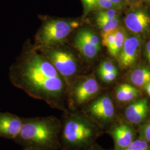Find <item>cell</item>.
I'll return each mask as SVG.
<instances>
[{
  "label": "cell",
  "instance_id": "18",
  "mask_svg": "<svg viewBox=\"0 0 150 150\" xmlns=\"http://www.w3.org/2000/svg\"><path fill=\"white\" fill-rule=\"evenodd\" d=\"M97 25L103 32L113 30L118 27L119 19L118 17L110 19L97 20Z\"/></svg>",
  "mask_w": 150,
  "mask_h": 150
},
{
  "label": "cell",
  "instance_id": "13",
  "mask_svg": "<svg viewBox=\"0 0 150 150\" xmlns=\"http://www.w3.org/2000/svg\"><path fill=\"white\" fill-rule=\"evenodd\" d=\"M75 44L76 47L78 49L81 54L88 59H92L95 57L101 49L78 35H76L75 38Z\"/></svg>",
  "mask_w": 150,
  "mask_h": 150
},
{
  "label": "cell",
  "instance_id": "7",
  "mask_svg": "<svg viewBox=\"0 0 150 150\" xmlns=\"http://www.w3.org/2000/svg\"><path fill=\"white\" fill-rule=\"evenodd\" d=\"M141 41L136 36H127L117 57L120 67L126 69L132 67L139 57Z\"/></svg>",
  "mask_w": 150,
  "mask_h": 150
},
{
  "label": "cell",
  "instance_id": "10",
  "mask_svg": "<svg viewBox=\"0 0 150 150\" xmlns=\"http://www.w3.org/2000/svg\"><path fill=\"white\" fill-rule=\"evenodd\" d=\"M125 23L131 32L136 33H143L150 27V17L145 11H134L126 16Z\"/></svg>",
  "mask_w": 150,
  "mask_h": 150
},
{
  "label": "cell",
  "instance_id": "19",
  "mask_svg": "<svg viewBox=\"0 0 150 150\" xmlns=\"http://www.w3.org/2000/svg\"><path fill=\"white\" fill-rule=\"evenodd\" d=\"M117 28L107 32H103L102 33V45L106 47L107 49L110 48L114 42Z\"/></svg>",
  "mask_w": 150,
  "mask_h": 150
},
{
  "label": "cell",
  "instance_id": "2",
  "mask_svg": "<svg viewBox=\"0 0 150 150\" xmlns=\"http://www.w3.org/2000/svg\"><path fill=\"white\" fill-rule=\"evenodd\" d=\"M61 120L55 116L23 118L21 130L14 141L24 147L61 149Z\"/></svg>",
  "mask_w": 150,
  "mask_h": 150
},
{
  "label": "cell",
  "instance_id": "14",
  "mask_svg": "<svg viewBox=\"0 0 150 150\" xmlns=\"http://www.w3.org/2000/svg\"><path fill=\"white\" fill-rule=\"evenodd\" d=\"M129 79L134 86L145 87L150 82V70L146 67L136 69L131 73Z\"/></svg>",
  "mask_w": 150,
  "mask_h": 150
},
{
  "label": "cell",
  "instance_id": "25",
  "mask_svg": "<svg viewBox=\"0 0 150 150\" xmlns=\"http://www.w3.org/2000/svg\"><path fill=\"white\" fill-rule=\"evenodd\" d=\"M85 6L86 13L89 12L90 11L95 8L96 0H81Z\"/></svg>",
  "mask_w": 150,
  "mask_h": 150
},
{
  "label": "cell",
  "instance_id": "8",
  "mask_svg": "<svg viewBox=\"0 0 150 150\" xmlns=\"http://www.w3.org/2000/svg\"><path fill=\"white\" fill-rule=\"evenodd\" d=\"M88 111L93 118L103 123L110 121L115 114L113 104L107 96L100 97L92 102Z\"/></svg>",
  "mask_w": 150,
  "mask_h": 150
},
{
  "label": "cell",
  "instance_id": "15",
  "mask_svg": "<svg viewBox=\"0 0 150 150\" xmlns=\"http://www.w3.org/2000/svg\"><path fill=\"white\" fill-rule=\"evenodd\" d=\"M139 91L129 84H122L116 90V97L122 102L129 101L139 96Z\"/></svg>",
  "mask_w": 150,
  "mask_h": 150
},
{
  "label": "cell",
  "instance_id": "31",
  "mask_svg": "<svg viewBox=\"0 0 150 150\" xmlns=\"http://www.w3.org/2000/svg\"><path fill=\"white\" fill-rule=\"evenodd\" d=\"M148 2H150V0H147Z\"/></svg>",
  "mask_w": 150,
  "mask_h": 150
},
{
  "label": "cell",
  "instance_id": "23",
  "mask_svg": "<svg viewBox=\"0 0 150 150\" xmlns=\"http://www.w3.org/2000/svg\"><path fill=\"white\" fill-rule=\"evenodd\" d=\"M98 8L101 10L115 8L117 9L116 6L113 5L109 0H96L95 8Z\"/></svg>",
  "mask_w": 150,
  "mask_h": 150
},
{
  "label": "cell",
  "instance_id": "27",
  "mask_svg": "<svg viewBox=\"0 0 150 150\" xmlns=\"http://www.w3.org/2000/svg\"><path fill=\"white\" fill-rule=\"evenodd\" d=\"M146 57L148 60V62L150 64V41L147 43L146 47Z\"/></svg>",
  "mask_w": 150,
  "mask_h": 150
},
{
  "label": "cell",
  "instance_id": "20",
  "mask_svg": "<svg viewBox=\"0 0 150 150\" xmlns=\"http://www.w3.org/2000/svg\"><path fill=\"white\" fill-rule=\"evenodd\" d=\"M118 12L117 9L111 8L100 10L97 14L96 21L112 18L114 17H118Z\"/></svg>",
  "mask_w": 150,
  "mask_h": 150
},
{
  "label": "cell",
  "instance_id": "11",
  "mask_svg": "<svg viewBox=\"0 0 150 150\" xmlns=\"http://www.w3.org/2000/svg\"><path fill=\"white\" fill-rule=\"evenodd\" d=\"M148 112V102L145 98L133 102L126 108L125 116L131 123L138 124L146 117Z\"/></svg>",
  "mask_w": 150,
  "mask_h": 150
},
{
  "label": "cell",
  "instance_id": "12",
  "mask_svg": "<svg viewBox=\"0 0 150 150\" xmlns=\"http://www.w3.org/2000/svg\"><path fill=\"white\" fill-rule=\"evenodd\" d=\"M116 146L126 149L133 141V134L129 126L122 125L116 127L112 132Z\"/></svg>",
  "mask_w": 150,
  "mask_h": 150
},
{
  "label": "cell",
  "instance_id": "6",
  "mask_svg": "<svg viewBox=\"0 0 150 150\" xmlns=\"http://www.w3.org/2000/svg\"><path fill=\"white\" fill-rule=\"evenodd\" d=\"M70 87L72 106H80L88 102L96 95L100 89L98 83L93 76L81 79Z\"/></svg>",
  "mask_w": 150,
  "mask_h": 150
},
{
  "label": "cell",
  "instance_id": "21",
  "mask_svg": "<svg viewBox=\"0 0 150 150\" xmlns=\"http://www.w3.org/2000/svg\"><path fill=\"white\" fill-rule=\"evenodd\" d=\"M149 145L147 142L141 139H137L132 141L125 150H148Z\"/></svg>",
  "mask_w": 150,
  "mask_h": 150
},
{
  "label": "cell",
  "instance_id": "28",
  "mask_svg": "<svg viewBox=\"0 0 150 150\" xmlns=\"http://www.w3.org/2000/svg\"><path fill=\"white\" fill-rule=\"evenodd\" d=\"M145 137L147 141H150V123L145 129Z\"/></svg>",
  "mask_w": 150,
  "mask_h": 150
},
{
  "label": "cell",
  "instance_id": "24",
  "mask_svg": "<svg viewBox=\"0 0 150 150\" xmlns=\"http://www.w3.org/2000/svg\"><path fill=\"white\" fill-rule=\"evenodd\" d=\"M117 71L116 66L110 61H105L100 64L98 72H112Z\"/></svg>",
  "mask_w": 150,
  "mask_h": 150
},
{
  "label": "cell",
  "instance_id": "4",
  "mask_svg": "<svg viewBox=\"0 0 150 150\" xmlns=\"http://www.w3.org/2000/svg\"><path fill=\"white\" fill-rule=\"evenodd\" d=\"M79 26L76 21L51 20L43 24L38 35V42L42 47H52L62 43Z\"/></svg>",
  "mask_w": 150,
  "mask_h": 150
},
{
  "label": "cell",
  "instance_id": "3",
  "mask_svg": "<svg viewBox=\"0 0 150 150\" xmlns=\"http://www.w3.org/2000/svg\"><path fill=\"white\" fill-rule=\"evenodd\" d=\"M61 150H78L88 145L95 134V128L79 114L65 112L61 120Z\"/></svg>",
  "mask_w": 150,
  "mask_h": 150
},
{
  "label": "cell",
  "instance_id": "26",
  "mask_svg": "<svg viewBox=\"0 0 150 150\" xmlns=\"http://www.w3.org/2000/svg\"><path fill=\"white\" fill-rule=\"evenodd\" d=\"M109 1L111 2L113 5L116 6L118 10L122 8L124 5L123 0H109Z\"/></svg>",
  "mask_w": 150,
  "mask_h": 150
},
{
  "label": "cell",
  "instance_id": "5",
  "mask_svg": "<svg viewBox=\"0 0 150 150\" xmlns=\"http://www.w3.org/2000/svg\"><path fill=\"white\" fill-rule=\"evenodd\" d=\"M42 51L43 56L54 65L64 80L69 89L78 70V64L75 55L70 51L54 47H43Z\"/></svg>",
  "mask_w": 150,
  "mask_h": 150
},
{
  "label": "cell",
  "instance_id": "22",
  "mask_svg": "<svg viewBox=\"0 0 150 150\" xmlns=\"http://www.w3.org/2000/svg\"><path fill=\"white\" fill-rule=\"evenodd\" d=\"M98 74L102 81L106 83H110L116 79L118 75V71L98 72Z\"/></svg>",
  "mask_w": 150,
  "mask_h": 150
},
{
  "label": "cell",
  "instance_id": "1",
  "mask_svg": "<svg viewBox=\"0 0 150 150\" xmlns=\"http://www.w3.org/2000/svg\"><path fill=\"white\" fill-rule=\"evenodd\" d=\"M10 79L15 86L32 97L42 100L51 106L64 111L67 110L64 100L67 86L48 59L32 52L10 72Z\"/></svg>",
  "mask_w": 150,
  "mask_h": 150
},
{
  "label": "cell",
  "instance_id": "9",
  "mask_svg": "<svg viewBox=\"0 0 150 150\" xmlns=\"http://www.w3.org/2000/svg\"><path fill=\"white\" fill-rule=\"evenodd\" d=\"M23 118L10 112H0V137L16 139L20 134Z\"/></svg>",
  "mask_w": 150,
  "mask_h": 150
},
{
  "label": "cell",
  "instance_id": "29",
  "mask_svg": "<svg viewBox=\"0 0 150 150\" xmlns=\"http://www.w3.org/2000/svg\"><path fill=\"white\" fill-rule=\"evenodd\" d=\"M145 89H146V91L147 92V93L150 96V82L145 86Z\"/></svg>",
  "mask_w": 150,
  "mask_h": 150
},
{
  "label": "cell",
  "instance_id": "30",
  "mask_svg": "<svg viewBox=\"0 0 150 150\" xmlns=\"http://www.w3.org/2000/svg\"><path fill=\"white\" fill-rule=\"evenodd\" d=\"M23 150H44L42 149H36V148H33V147H24Z\"/></svg>",
  "mask_w": 150,
  "mask_h": 150
},
{
  "label": "cell",
  "instance_id": "16",
  "mask_svg": "<svg viewBox=\"0 0 150 150\" xmlns=\"http://www.w3.org/2000/svg\"><path fill=\"white\" fill-rule=\"evenodd\" d=\"M126 37V34L123 27H117L114 42L110 47L107 49L111 56L117 58L118 54L122 47Z\"/></svg>",
  "mask_w": 150,
  "mask_h": 150
},
{
  "label": "cell",
  "instance_id": "17",
  "mask_svg": "<svg viewBox=\"0 0 150 150\" xmlns=\"http://www.w3.org/2000/svg\"><path fill=\"white\" fill-rule=\"evenodd\" d=\"M77 35L87 41L92 43L97 47L101 48L99 38L93 32L88 29H82L77 33Z\"/></svg>",
  "mask_w": 150,
  "mask_h": 150
}]
</instances>
